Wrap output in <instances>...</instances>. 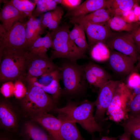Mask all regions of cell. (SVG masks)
Listing matches in <instances>:
<instances>
[{
    "mask_svg": "<svg viewBox=\"0 0 140 140\" xmlns=\"http://www.w3.org/2000/svg\"><path fill=\"white\" fill-rule=\"evenodd\" d=\"M59 78L64 86V92L69 96L78 95L86 88L88 83L83 66L66 59L59 67Z\"/></svg>",
    "mask_w": 140,
    "mask_h": 140,
    "instance_id": "obj_4",
    "label": "cell"
},
{
    "mask_svg": "<svg viewBox=\"0 0 140 140\" xmlns=\"http://www.w3.org/2000/svg\"><path fill=\"white\" fill-rule=\"evenodd\" d=\"M98 45L96 44L91 52L92 58L97 62L104 61L109 59L110 53L104 44Z\"/></svg>",
    "mask_w": 140,
    "mask_h": 140,
    "instance_id": "obj_29",
    "label": "cell"
},
{
    "mask_svg": "<svg viewBox=\"0 0 140 140\" xmlns=\"http://www.w3.org/2000/svg\"><path fill=\"white\" fill-rule=\"evenodd\" d=\"M58 118L61 121V135L64 140H85L82 137L76 123L64 114L58 113Z\"/></svg>",
    "mask_w": 140,
    "mask_h": 140,
    "instance_id": "obj_19",
    "label": "cell"
},
{
    "mask_svg": "<svg viewBox=\"0 0 140 140\" xmlns=\"http://www.w3.org/2000/svg\"><path fill=\"white\" fill-rule=\"evenodd\" d=\"M95 106V102L87 100L79 102L69 101L65 106L55 107L53 111L64 114L76 123H79L88 132L93 134L102 130L93 115Z\"/></svg>",
    "mask_w": 140,
    "mask_h": 140,
    "instance_id": "obj_2",
    "label": "cell"
},
{
    "mask_svg": "<svg viewBox=\"0 0 140 140\" xmlns=\"http://www.w3.org/2000/svg\"><path fill=\"white\" fill-rule=\"evenodd\" d=\"M107 8L101 9L94 12L76 18H70L72 23L77 21H84L94 23H101L108 21L113 16Z\"/></svg>",
    "mask_w": 140,
    "mask_h": 140,
    "instance_id": "obj_24",
    "label": "cell"
},
{
    "mask_svg": "<svg viewBox=\"0 0 140 140\" xmlns=\"http://www.w3.org/2000/svg\"><path fill=\"white\" fill-rule=\"evenodd\" d=\"M133 89V92L132 93V98L135 95L140 93V77L139 78L137 83Z\"/></svg>",
    "mask_w": 140,
    "mask_h": 140,
    "instance_id": "obj_40",
    "label": "cell"
},
{
    "mask_svg": "<svg viewBox=\"0 0 140 140\" xmlns=\"http://www.w3.org/2000/svg\"><path fill=\"white\" fill-rule=\"evenodd\" d=\"M0 140H14L11 137L7 135L1 134Z\"/></svg>",
    "mask_w": 140,
    "mask_h": 140,
    "instance_id": "obj_43",
    "label": "cell"
},
{
    "mask_svg": "<svg viewBox=\"0 0 140 140\" xmlns=\"http://www.w3.org/2000/svg\"><path fill=\"white\" fill-rule=\"evenodd\" d=\"M1 126L7 130L13 131L18 126V118L12 105L7 101L0 103Z\"/></svg>",
    "mask_w": 140,
    "mask_h": 140,
    "instance_id": "obj_18",
    "label": "cell"
},
{
    "mask_svg": "<svg viewBox=\"0 0 140 140\" xmlns=\"http://www.w3.org/2000/svg\"><path fill=\"white\" fill-rule=\"evenodd\" d=\"M70 26L67 24L60 25L50 32L53 38V50L50 59L66 58L73 61L80 59H87L88 57L75 44L69 40Z\"/></svg>",
    "mask_w": 140,
    "mask_h": 140,
    "instance_id": "obj_3",
    "label": "cell"
},
{
    "mask_svg": "<svg viewBox=\"0 0 140 140\" xmlns=\"http://www.w3.org/2000/svg\"><path fill=\"white\" fill-rule=\"evenodd\" d=\"M132 34L135 44L140 43V26Z\"/></svg>",
    "mask_w": 140,
    "mask_h": 140,
    "instance_id": "obj_38",
    "label": "cell"
},
{
    "mask_svg": "<svg viewBox=\"0 0 140 140\" xmlns=\"http://www.w3.org/2000/svg\"><path fill=\"white\" fill-rule=\"evenodd\" d=\"M139 2L140 3V1H139Z\"/></svg>",
    "mask_w": 140,
    "mask_h": 140,
    "instance_id": "obj_47",
    "label": "cell"
},
{
    "mask_svg": "<svg viewBox=\"0 0 140 140\" xmlns=\"http://www.w3.org/2000/svg\"><path fill=\"white\" fill-rule=\"evenodd\" d=\"M25 28L26 48L30 47L44 32L42 29L40 21L32 16L29 18Z\"/></svg>",
    "mask_w": 140,
    "mask_h": 140,
    "instance_id": "obj_23",
    "label": "cell"
},
{
    "mask_svg": "<svg viewBox=\"0 0 140 140\" xmlns=\"http://www.w3.org/2000/svg\"><path fill=\"white\" fill-rule=\"evenodd\" d=\"M120 82L111 79L99 88L98 96L95 102L96 109L94 117L97 122L102 121L104 119L106 112Z\"/></svg>",
    "mask_w": 140,
    "mask_h": 140,
    "instance_id": "obj_11",
    "label": "cell"
},
{
    "mask_svg": "<svg viewBox=\"0 0 140 140\" xmlns=\"http://www.w3.org/2000/svg\"><path fill=\"white\" fill-rule=\"evenodd\" d=\"M135 140H140V139H135Z\"/></svg>",
    "mask_w": 140,
    "mask_h": 140,
    "instance_id": "obj_46",
    "label": "cell"
},
{
    "mask_svg": "<svg viewBox=\"0 0 140 140\" xmlns=\"http://www.w3.org/2000/svg\"><path fill=\"white\" fill-rule=\"evenodd\" d=\"M36 7L34 10L32 16L34 17L42 14L55 9L57 7V3L55 0H36Z\"/></svg>",
    "mask_w": 140,
    "mask_h": 140,
    "instance_id": "obj_28",
    "label": "cell"
},
{
    "mask_svg": "<svg viewBox=\"0 0 140 140\" xmlns=\"http://www.w3.org/2000/svg\"><path fill=\"white\" fill-rule=\"evenodd\" d=\"M59 74L58 69L39 76L30 78L25 81L27 84L40 88L50 94L55 103L63 93L59 83Z\"/></svg>",
    "mask_w": 140,
    "mask_h": 140,
    "instance_id": "obj_8",
    "label": "cell"
},
{
    "mask_svg": "<svg viewBox=\"0 0 140 140\" xmlns=\"http://www.w3.org/2000/svg\"><path fill=\"white\" fill-rule=\"evenodd\" d=\"M127 122L129 123H140V116L131 115L128 118V119Z\"/></svg>",
    "mask_w": 140,
    "mask_h": 140,
    "instance_id": "obj_39",
    "label": "cell"
},
{
    "mask_svg": "<svg viewBox=\"0 0 140 140\" xmlns=\"http://www.w3.org/2000/svg\"><path fill=\"white\" fill-rule=\"evenodd\" d=\"M100 140H117V139L114 137L103 136Z\"/></svg>",
    "mask_w": 140,
    "mask_h": 140,
    "instance_id": "obj_44",
    "label": "cell"
},
{
    "mask_svg": "<svg viewBox=\"0 0 140 140\" xmlns=\"http://www.w3.org/2000/svg\"><path fill=\"white\" fill-rule=\"evenodd\" d=\"M131 134L128 132L125 131L124 132L120 137L119 140H130Z\"/></svg>",
    "mask_w": 140,
    "mask_h": 140,
    "instance_id": "obj_41",
    "label": "cell"
},
{
    "mask_svg": "<svg viewBox=\"0 0 140 140\" xmlns=\"http://www.w3.org/2000/svg\"><path fill=\"white\" fill-rule=\"evenodd\" d=\"M15 89L14 96L17 99L21 100L25 96L27 91V87L22 81L17 80L14 83Z\"/></svg>",
    "mask_w": 140,
    "mask_h": 140,
    "instance_id": "obj_30",
    "label": "cell"
},
{
    "mask_svg": "<svg viewBox=\"0 0 140 140\" xmlns=\"http://www.w3.org/2000/svg\"><path fill=\"white\" fill-rule=\"evenodd\" d=\"M74 42L78 47L85 53L89 47L86 40L85 34L76 39Z\"/></svg>",
    "mask_w": 140,
    "mask_h": 140,
    "instance_id": "obj_37",
    "label": "cell"
},
{
    "mask_svg": "<svg viewBox=\"0 0 140 140\" xmlns=\"http://www.w3.org/2000/svg\"><path fill=\"white\" fill-rule=\"evenodd\" d=\"M20 135L22 140H52L48 133L31 121L24 123Z\"/></svg>",
    "mask_w": 140,
    "mask_h": 140,
    "instance_id": "obj_22",
    "label": "cell"
},
{
    "mask_svg": "<svg viewBox=\"0 0 140 140\" xmlns=\"http://www.w3.org/2000/svg\"><path fill=\"white\" fill-rule=\"evenodd\" d=\"M122 32H114L104 44L109 48L137 59L139 55L132 33Z\"/></svg>",
    "mask_w": 140,
    "mask_h": 140,
    "instance_id": "obj_10",
    "label": "cell"
},
{
    "mask_svg": "<svg viewBox=\"0 0 140 140\" xmlns=\"http://www.w3.org/2000/svg\"><path fill=\"white\" fill-rule=\"evenodd\" d=\"M27 21L15 23L7 31L0 25V51L8 48H26L25 30Z\"/></svg>",
    "mask_w": 140,
    "mask_h": 140,
    "instance_id": "obj_6",
    "label": "cell"
},
{
    "mask_svg": "<svg viewBox=\"0 0 140 140\" xmlns=\"http://www.w3.org/2000/svg\"><path fill=\"white\" fill-rule=\"evenodd\" d=\"M88 83L99 88L111 80V76L103 68L89 62L83 66Z\"/></svg>",
    "mask_w": 140,
    "mask_h": 140,
    "instance_id": "obj_14",
    "label": "cell"
},
{
    "mask_svg": "<svg viewBox=\"0 0 140 140\" xmlns=\"http://www.w3.org/2000/svg\"><path fill=\"white\" fill-rule=\"evenodd\" d=\"M27 84L25 96L21 100L24 110L30 116L48 113L56 107L52 97L42 88Z\"/></svg>",
    "mask_w": 140,
    "mask_h": 140,
    "instance_id": "obj_5",
    "label": "cell"
},
{
    "mask_svg": "<svg viewBox=\"0 0 140 140\" xmlns=\"http://www.w3.org/2000/svg\"><path fill=\"white\" fill-rule=\"evenodd\" d=\"M109 65L114 72L123 75H129L134 70L137 59L117 51L110 53L108 59Z\"/></svg>",
    "mask_w": 140,
    "mask_h": 140,
    "instance_id": "obj_13",
    "label": "cell"
},
{
    "mask_svg": "<svg viewBox=\"0 0 140 140\" xmlns=\"http://www.w3.org/2000/svg\"><path fill=\"white\" fill-rule=\"evenodd\" d=\"M14 84L12 81H9L2 85L0 88L2 94L5 98H8L14 96Z\"/></svg>",
    "mask_w": 140,
    "mask_h": 140,
    "instance_id": "obj_31",
    "label": "cell"
},
{
    "mask_svg": "<svg viewBox=\"0 0 140 140\" xmlns=\"http://www.w3.org/2000/svg\"><path fill=\"white\" fill-rule=\"evenodd\" d=\"M132 95L126 85L121 81L107 110L113 120L118 122L127 117V104L130 101Z\"/></svg>",
    "mask_w": 140,
    "mask_h": 140,
    "instance_id": "obj_7",
    "label": "cell"
},
{
    "mask_svg": "<svg viewBox=\"0 0 140 140\" xmlns=\"http://www.w3.org/2000/svg\"><path fill=\"white\" fill-rule=\"evenodd\" d=\"M73 29L70 31L69 34V40L74 43L75 39L78 37L85 34V32L83 27L80 25L74 24Z\"/></svg>",
    "mask_w": 140,
    "mask_h": 140,
    "instance_id": "obj_33",
    "label": "cell"
},
{
    "mask_svg": "<svg viewBox=\"0 0 140 140\" xmlns=\"http://www.w3.org/2000/svg\"><path fill=\"white\" fill-rule=\"evenodd\" d=\"M122 125L126 131L132 135L135 139H140V129L136 123L126 122Z\"/></svg>",
    "mask_w": 140,
    "mask_h": 140,
    "instance_id": "obj_32",
    "label": "cell"
},
{
    "mask_svg": "<svg viewBox=\"0 0 140 140\" xmlns=\"http://www.w3.org/2000/svg\"><path fill=\"white\" fill-rule=\"evenodd\" d=\"M110 29L118 32L132 33L140 26V22H130L126 21L120 17L114 16L108 21Z\"/></svg>",
    "mask_w": 140,
    "mask_h": 140,
    "instance_id": "obj_25",
    "label": "cell"
},
{
    "mask_svg": "<svg viewBox=\"0 0 140 140\" xmlns=\"http://www.w3.org/2000/svg\"><path fill=\"white\" fill-rule=\"evenodd\" d=\"M63 14L62 8L57 6L55 9L41 15L39 19L43 30L44 31L48 28L52 31L58 28Z\"/></svg>",
    "mask_w": 140,
    "mask_h": 140,
    "instance_id": "obj_20",
    "label": "cell"
},
{
    "mask_svg": "<svg viewBox=\"0 0 140 140\" xmlns=\"http://www.w3.org/2000/svg\"><path fill=\"white\" fill-rule=\"evenodd\" d=\"M137 61H138L136 65L135 66L134 69L132 72H137L140 69V56L139 55L137 58Z\"/></svg>",
    "mask_w": 140,
    "mask_h": 140,
    "instance_id": "obj_42",
    "label": "cell"
},
{
    "mask_svg": "<svg viewBox=\"0 0 140 140\" xmlns=\"http://www.w3.org/2000/svg\"><path fill=\"white\" fill-rule=\"evenodd\" d=\"M53 46L52 37L50 32H48L44 37L38 38L26 49L30 54L47 58L48 57L47 52Z\"/></svg>",
    "mask_w": 140,
    "mask_h": 140,
    "instance_id": "obj_21",
    "label": "cell"
},
{
    "mask_svg": "<svg viewBox=\"0 0 140 140\" xmlns=\"http://www.w3.org/2000/svg\"><path fill=\"white\" fill-rule=\"evenodd\" d=\"M58 4H60L68 8V10L74 8L79 5L81 0H55Z\"/></svg>",
    "mask_w": 140,
    "mask_h": 140,
    "instance_id": "obj_35",
    "label": "cell"
},
{
    "mask_svg": "<svg viewBox=\"0 0 140 140\" xmlns=\"http://www.w3.org/2000/svg\"><path fill=\"white\" fill-rule=\"evenodd\" d=\"M26 17L12 4L10 1L4 4L0 13V19L2 25L9 31L16 22H23Z\"/></svg>",
    "mask_w": 140,
    "mask_h": 140,
    "instance_id": "obj_17",
    "label": "cell"
},
{
    "mask_svg": "<svg viewBox=\"0 0 140 140\" xmlns=\"http://www.w3.org/2000/svg\"><path fill=\"white\" fill-rule=\"evenodd\" d=\"M140 75L137 72H133L129 75L127 84V86L130 89H133L136 86L138 81Z\"/></svg>",
    "mask_w": 140,
    "mask_h": 140,
    "instance_id": "obj_36",
    "label": "cell"
},
{
    "mask_svg": "<svg viewBox=\"0 0 140 140\" xmlns=\"http://www.w3.org/2000/svg\"><path fill=\"white\" fill-rule=\"evenodd\" d=\"M58 69L59 67L50 58L31 55L27 53L26 73L23 80L39 76Z\"/></svg>",
    "mask_w": 140,
    "mask_h": 140,
    "instance_id": "obj_12",
    "label": "cell"
},
{
    "mask_svg": "<svg viewBox=\"0 0 140 140\" xmlns=\"http://www.w3.org/2000/svg\"><path fill=\"white\" fill-rule=\"evenodd\" d=\"M136 46L137 52L140 54V43L135 44Z\"/></svg>",
    "mask_w": 140,
    "mask_h": 140,
    "instance_id": "obj_45",
    "label": "cell"
},
{
    "mask_svg": "<svg viewBox=\"0 0 140 140\" xmlns=\"http://www.w3.org/2000/svg\"><path fill=\"white\" fill-rule=\"evenodd\" d=\"M108 21L101 23L77 21L73 23L80 25L83 27L89 47L99 43L104 44L113 35L114 32L110 28Z\"/></svg>",
    "mask_w": 140,
    "mask_h": 140,
    "instance_id": "obj_9",
    "label": "cell"
},
{
    "mask_svg": "<svg viewBox=\"0 0 140 140\" xmlns=\"http://www.w3.org/2000/svg\"><path fill=\"white\" fill-rule=\"evenodd\" d=\"M13 5L26 18H30L36 6V3L28 0H12Z\"/></svg>",
    "mask_w": 140,
    "mask_h": 140,
    "instance_id": "obj_27",
    "label": "cell"
},
{
    "mask_svg": "<svg viewBox=\"0 0 140 140\" xmlns=\"http://www.w3.org/2000/svg\"><path fill=\"white\" fill-rule=\"evenodd\" d=\"M30 116L33 120L40 124L45 129L52 140H64L60 134L61 122L58 118L48 113Z\"/></svg>",
    "mask_w": 140,
    "mask_h": 140,
    "instance_id": "obj_15",
    "label": "cell"
},
{
    "mask_svg": "<svg viewBox=\"0 0 140 140\" xmlns=\"http://www.w3.org/2000/svg\"><path fill=\"white\" fill-rule=\"evenodd\" d=\"M1 82L23 80L26 75V48H8L0 51Z\"/></svg>",
    "mask_w": 140,
    "mask_h": 140,
    "instance_id": "obj_1",
    "label": "cell"
},
{
    "mask_svg": "<svg viewBox=\"0 0 140 140\" xmlns=\"http://www.w3.org/2000/svg\"><path fill=\"white\" fill-rule=\"evenodd\" d=\"M107 0H86L76 8L68 10L64 15L69 19L85 16L101 9L107 8Z\"/></svg>",
    "mask_w": 140,
    "mask_h": 140,
    "instance_id": "obj_16",
    "label": "cell"
},
{
    "mask_svg": "<svg viewBox=\"0 0 140 140\" xmlns=\"http://www.w3.org/2000/svg\"><path fill=\"white\" fill-rule=\"evenodd\" d=\"M139 0H107V8L113 15L118 10L124 12L131 10Z\"/></svg>",
    "mask_w": 140,
    "mask_h": 140,
    "instance_id": "obj_26",
    "label": "cell"
},
{
    "mask_svg": "<svg viewBox=\"0 0 140 140\" xmlns=\"http://www.w3.org/2000/svg\"><path fill=\"white\" fill-rule=\"evenodd\" d=\"M129 108L132 115L140 113V93L135 95L129 102Z\"/></svg>",
    "mask_w": 140,
    "mask_h": 140,
    "instance_id": "obj_34",
    "label": "cell"
}]
</instances>
